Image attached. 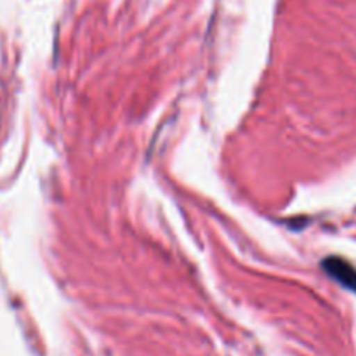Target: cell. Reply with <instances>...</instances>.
Segmentation results:
<instances>
[{"mask_svg":"<svg viewBox=\"0 0 356 356\" xmlns=\"http://www.w3.org/2000/svg\"><path fill=\"white\" fill-rule=\"evenodd\" d=\"M323 268L339 284L356 292V270L351 264H348L343 259H337V257H330V259L323 261Z\"/></svg>","mask_w":356,"mask_h":356,"instance_id":"6da1fadb","label":"cell"}]
</instances>
